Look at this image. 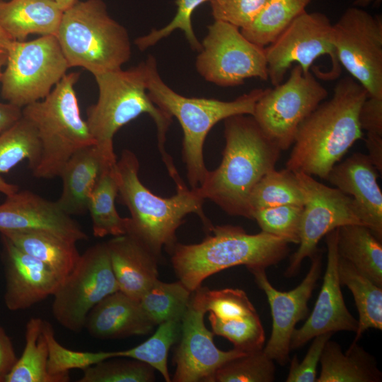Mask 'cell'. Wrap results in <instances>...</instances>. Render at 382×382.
I'll list each match as a JSON object with an SVG mask.
<instances>
[{
    "instance_id": "1",
    "label": "cell",
    "mask_w": 382,
    "mask_h": 382,
    "mask_svg": "<svg viewBox=\"0 0 382 382\" xmlns=\"http://www.w3.org/2000/svg\"><path fill=\"white\" fill-rule=\"evenodd\" d=\"M225 146L220 165L208 170L196 188L226 214L252 219L249 197L255 185L274 169L282 150L250 115L224 120Z\"/></svg>"
},
{
    "instance_id": "2",
    "label": "cell",
    "mask_w": 382,
    "mask_h": 382,
    "mask_svg": "<svg viewBox=\"0 0 382 382\" xmlns=\"http://www.w3.org/2000/svg\"><path fill=\"white\" fill-rule=\"evenodd\" d=\"M367 97L365 88L352 76L341 79L332 97L299 125L286 168L326 179L332 167L363 137L359 113Z\"/></svg>"
},
{
    "instance_id": "3",
    "label": "cell",
    "mask_w": 382,
    "mask_h": 382,
    "mask_svg": "<svg viewBox=\"0 0 382 382\" xmlns=\"http://www.w3.org/2000/svg\"><path fill=\"white\" fill-rule=\"evenodd\" d=\"M139 170L136 154L123 150L117 160L115 177L118 196L130 212L127 233L137 237L161 258L163 248L170 253L177 243L176 231L188 214H197L205 230L211 232L214 226L203 210L205 199L196 189L185 185L176 187L174 195L161 197L141 183Z\"/></svg>"
},
{
    "instance_id": "4",
    "label": "cell",
    "mask_w": 382,
    "mask_h": 382,
    "mask_svg": "<svg viewBox=\"0 0 382 382\" xmlns=\"http://www.w3.org/2000/svg\"><path fill=\"white\" fill-rule=\"evenodd\" d=\"M98 88L97 102L86 111V120L96 146L110 164L117 163L113 137L124 125L144 113L154 120L158 148L172 179L179 176L171 156L166 152V133L172 117L158 108L147 92L146 62L127 70L119 69L93 76Z\"/></svg>"
},
{
    "instance_id": "5",
    "label": "cell",
    "mask_w": 382,
    "mask_h": 382,
    "mask_svg": "<svg viewBox=\"0 0 382 382\" xmlns=\"http://www.w3.org/2000/svg\"><path fill=\"white\" fill-rule=\"evenodd\" d=\"M288 245L263 231L248 234L238 226L219 225L200 243H176L170 254L175 274L192 292L205 279L229 267L244 265L249 270L274 265L287 255Z\"/></svg>"
},
{
    "instance_id": "6",
    "label": "cell",
    "mask_w": 382,
    "mask_h": 382,
    "mask_svg": "<svg viewBox=\"0 0 382 382\" xmlns=\"http://www.w3.org/2000/svg\"><path fill=\"white\" fill-rule=\"evenodd\" d=\"M145 62L149 96L158 108L171 117H175L181 125L183 132L182 155L187 182L190 189H196L208 172L204 160V144L211 129L219 122L233 115H253L255 105L264 90L255 88L230 101L185 97L162 80L153 56H149Z\"/></svg>"
},
{
    "instance_id": "7",
    "label": "cell",
    "mask_w": 382,
    "mask_h": 382,
    "mask_svg": "<svg viewBox=\"0 0 382 382\" xmlns=\"http://www.w3.org/2000/svg\"><path fill=\"white\" fill-rule=\"evenodd\" d=\"M79 76V72L66 74L45 98L22 108V117L33 125L40 141V158L32 171L37 178L59 177L76 152L96 145L80 114L74 88Z\"/></svg>"
},
{
    "instance_id": "8",
    "label": "cell",
    "mask_w": 382,
    "mask_h": 382,
    "mask_svg": "<svg viewBox=\"0 0 382 382\" xmlns=\"http://www.w3.org/2000/svg\"><path fill=\"white\" fill-rule=\"evenodd\" d=\"M56 37L69 66L93 76L121 69L132 54L127 29L109 15L103 0H77L64 11Z\"/></svg>"
},
{
    "instance_id": "9",
    "label": "cell",
    "mask_w": 382,
    "mask_h": 382,
    "mask_svg": "<svg viewBox=\"0 0 382 382\" xmlns=\"http://www.w3.org/2000/svg\"><path fill=\"white\" fill-rule=\"evenodd\" d=\"M70 68L54 35L12 40L1 79L2 98L21 108L45 98Z\"/></svg>"
},
{
    "instance_id": "10",
    "label": "cell",
    "mask_w": 382,
    "mask_h": 382,
    "mask_svg": "<svg viewBox=\"0 0 382 382\" xmlns=\"http://www.w3.org/2000/svg\"><path fill=\"white\" fill-rule=\"evenodd\" d=\"M328 91L311 72L296 64L285 82L264 90L253 117L282 151L294 143L299 125L327 98Z\"/></svg>"
},
{
    "instance_id": "11",
    "label": "cell",
    "mask_w": 382,
    "mask_h": 382,
    "mask_svg": "<svg viewBox=\"0 0 382 382\" xmlns=\"http://www.w3.org/2000/svg\"><path fill=\"white\" fill-rule=\"evenodd\" d=\"M196 58L197 72L207 81L222 87L241 85L250 78L267 81L265 47L248 40L241 29L214 20Z\"/></svg>"
},
{
    "instance_id": "12",
    "label": "cell",
    "mask_w": 382,
    "mask_h": 382,
    "mask_svg": "<svg viewBox=\"0 0 382 382\" xmlns=\"http://www.w3.org/2000/svg\"><path fill=\"white\" fill-rule=\"evenodd\" d=\"M119 291L106 242L87 248L53 294L52 312L63 328L79 332L91 310Z\"/></svg>"
},
{
    "instance_id": "13",
    "label": "cell",
    "mask_w": 382,
    "mask_h": 382,
    "mask_svg": "<svg viewBox=\"0 0 382 382\" xmlns=\"http://www.w3.org/2000/svg\"><path fill=\"white\" fill-rule=\"evenodd\" d=\"M339 64L366 91L382 98V20L359 7L347 8L332 24Z\"/></svg>"
},
{
    "instance_id": "14",
    "label": "cell",
    "mask_w": 382,
    "mask_h": 382,
    "mask_svg": "<svg viewBox=\"0 0 382 382\" xmlns=\"http://www.w3.org/2000/svg\"><path fill=\"white\" fill-rule=\"evenodd\" d=\"M265 50L268 78L274 86L282 82L294 63L306 74L314 61L323 55L329 56L332 63V70L327 77L335 78L339 74L332 24L323 13L304 11Z\"/></svg>"
},
{
    "instance_id": "15",
    "label": "cell",
    "mask_w": 382,
    "mask_h": 382,
    "mask_svg": "<svg viewBox=\"0 0 382 382\" xmlns=\"http://www.w3.org/2000/svg\"><path fill=\"white\" fill-rule=\"evenodd\" d=\"M303 196L299 243L285 271L294 275L303 260L311 257L323 236L347 224H361L352 198L336 187H328L303 173H295Z\"/></svg>"
},
{
    "instance_id": "16",
    "label": "cell",
    "mask_w": 382,
    "mask_h": 382,
    "mask_svg": "<svg viewBox=\"0 0 382 382\" xmlns=\"http://www.w3.org/2000/svg\"><path fill=\"white\" fill-rule=\"evenodd\" d=\"M310 258L311 263L307 274L296 288L289 291L276 289L268 280L265 269L249 270L266 294L272 318L270 337L263 351L281 365L289 361L292 334L297 323L308 313V303L320 276V254L316 251Z\"/></svg>"
},
{
    "instance_id": "17",
    "label": "cell",
    "mask_w": 382,
    "mask_h": 382,
    "mask_svg": "<svg viewBox=\"0 0 382 382\" xmlns=\"http://www.w3.org/2000/svg\"><path fill=\"white\" fill-rule=\"evenodd\" d=\"M204 313L190 303L181 321L180 341L173 355V382H213L216 371L228 361L246 352L223 351L214 342V333L204 323Z\"/></svg>"
},
{
    "instance_id": "18",
    "label": "cell",
    "mask_w": 382,
    "mask_h": 382,
    "mask_svg": "<svg viewBox=\"0 0 382 382\" xmlns=\"http://www.w3.org/2000/svg\"><path fill=\"white\" fill-rule=\"evenodd\" d=\"M328 249L327 265L323 284L314 308L300 328H295L290 348H299L317 335L337 331L356 332L358 321L349 313L345 303L338 274L339 253L337 228L325 235Z\"/></svg>"
},
{
    "instance_id": "19",
    "label": "cell",
    "mask_w": 382,
    "mask_h": 382,
    "mask_svg": "<svg viewBox=\"0 0 382 382\" xmlns=\"http://www.w3.org/2000/svg\"><path fill=\"white\" fill-rule=\"evenodd\" d=\"M45 231L77 243L88 238L58 205L29 190H18L0 204V233Z\"/></svg>"
},
{
    "instance_id": "20",
    "label": "cell",
    "mask_w": 382,
    "mask_h": 382,
    "mask_svg": "<svg viewBox=\"0 0 382 382\" xmlns=\"http://www.w3.org/2000/svg\"><path fill=\"white\" fill-rule=\"evenodd\" d=\"M6 288L4 303L12 311L24 310L55 293L62 280L46 265L1 235Z\"/></svg>"
},
{
    "instance_id": "21",
    "label": "cell",
    "mask_w": 382,
    "mask_h": 382,
    "mask_svg": "<svg viewBox=\"0 0 382 382\" xmlns=\"http://www.w3.org/2000/svg\"><path fill=\"white\" fill-rule=\"evenodd\" d=\"M378 172L369 156L359 152L335 164L325 180L352 198L361 224L382 241V192Z\"/></svg>"
},
{
    "instance_id": "22",
    "label": "cell",
    "mask_w": 382,
    "mask_h": 382,
    "mask_svg": "<svg viewBox=\"0 0 382 382\" xmlns=\"http://www.w3.org/2000/svg\"><path fill=\"white\" fill-rule=\"evenodd\" d=\"M119 290L139 301L158 279L160 258L130 233L113 236L106 242Z\"/></svg>"
},
{
    "instance_id": "23",
    "label": "cell",
    "mask_w": 382,
    "mask_h": 382,
    "mask_svg": "<svg viewBox=\"0 0 382 382\" xmlns=\"http://www.w3.org/2000/svg\"><path fill=\"white\" fill-rule=\"evenodd\" d=\"M155 326L139 301L120 290L98 303L89 312L85 324L88 333L100 340L144 335Z\"/></svg>"
},
{
    "instance_id": "24",
    "label": "cell",
    "mask_w": 382,
    "mask_h": 382,
    "mask_svg": "<svg viewBox=\"0 0 382 382\" xmlns=\"http://www.w3.org/2000/svg\"><path fill=\"white\" fill-rule=\"evenodd\" d=\"M115 164L105 161L96 145L76 152L59 175L62 179V192L56 201L59 207L71 216L85 214L89 196L102 171Z\"/></svg>"
},
{
    "instance_id": "25",
    "label": "cell",
    "mask_w": 382,
    "mask_h": 382,
    "mask_svg": "<svg viewBox=\"0 0 382 382\" xmlns=\"http://www.w3.org/2000/svg\"><path fill=\"white\" fill-rule=\"evenodd\" d=\"M64 11L55 0L0 1V26L13 40L57 35Z\"/></svg>"
},
{
    "instance_id": "26",
    "label": "cell",
    "mask_w": 382,
    "mask_h": 382,
    "mask_svg": "<svg viewBox=\"0 0 382 382\" xmlns=\"http://www.w3.org/2000/svg\"><path fill=\"white\" fill-rule=\"evenodd\" d=\"M16 247L49 267L62 281L73 271L81 254L76 243L45 231L3 232Z\"/></svg>"
},
{
    "instance_id": "27",
    "label": "cell",
    "mask_w": 382,
    "mask_h": 382,
    "mask_svg": "<svg viewBox=\"0 0 382 382\" xmlns=\"http://www.w3.org/2000/svg\"><path fill=\"white\" fill-rule=\"evenodd\" d=\"M320 373L316 382H378L381 374L373 357L352 342L346 354L329 340L320 357Z\"/></svg>"
},
{
    "instance_id": "28",
    "label": "cell",
    "mask_w": 382,
    "mask_h": 382,
    "mask_svg": "<svg viewBox=\"0 0 382 382\" xmlns=\"http://www.w3.org/2000/svg\"><path fill=\"white\" fill-rule=\"evenodd\" d=\"M41 145L33 125L21 117L11 127L0 134V192L6 197L18 190L17 185L4 180L6 173L24 159H27L33 171L37 166Z\"/></svg>"
},
{
    "instance_id": "29",
    "label": "cell",
    "mask_w": 382,
    "mask_h": 382,
    "mask_svg": "<svg viewBox=\"0 0 382 382\" xmlns=\"http://www.w3.org/2000/svg\"><path fill=\"white\" fill-rule=\"evenodd\" d=\"M341 257L382 287V244L367 227L347 224L337 228Z\"/></svg>"
},
{
    "instance_id": "30",
    "label": "cell",
    "mask_w": 382,
    "mask_h": 382,
    "mask_svg": "<svg viewBox=\"0 0 382 382\" xmlns=\"http://www.w3.org/2000/svg\"><path fill=\"white\" fill-rule=\"evenodd\" d=\"M338 274L341 285H345L352 293L359 312L358 325L353 342H357L369 329L381 330L382 287L340 256Z\"/></svg>"
},
{
    "instance_id": "31",
    "label": "cell",
    "mask_w": 382,
    "mask_h": 382,
    "mask_svg": "<svg viewBox=\"0 0 382 382\" xmlns=\"http://www.w3.org/2000/svg\"><path fill=\"white\" fill-rule=\"evenodd\" d=\"M115 166L103 169L89 196L88 211L93 234L97 238L120 236L127 231L129 219L120 216L115 204L118 196Z\"/></svg>"
},
{
    "instance_id": "32",
    "label": "cell",
    "mask_w": 382,
    "mask_h": 382,
    "mask_svg": "<svg viewBox=\"0 0 382 382\" xmlns=\"http://www.w3.org/2000/svg\"><path fill=\"white\" fill-rule=\"evenodd\" d=\"M43 320L31 318L26 323L25 346L5 382H58L47 371L48 347Z\"/></svg>"
},
{
    "instance_id": "33",
    "label": "cell",
    "mask_w": 382,
    "mask_h": 382,
    "mask_svg": "<svg viewBox=\"0 0 382 382\" xmlns=\"http://www.w3.org/2000/svg\"><path fill=\"white\" fill-rule=\"evenodd\" d=\"M313 0H267L248 27L241 29L250 42L265 47L271 44Z\"/></svg>"
},
{
    "instance_id": "34",
    "label": "cell",
    "mask_w": 382,
    "mask_h": 382,
    "mask_svg": "<svg viewBox=\"0 0 382 382\" xmlns=\"http://www.w3.org/2000/svg\"><path fill=\"white\" fill-rule=\"evenodd\" d=\"M190 291L180 280L156 279L143 294L140 305L155 325L173 319L182 320L190 301Z\"/></svg>"
},
{
    "instance_id": "35",
    "label": "cell",
    "mask_w": 382,
    "mask_h": 382,
    "mask_svg": "<svg viewBox=\"0 0 382 382\" xmlns=\"http://www.w3.org/2000/svg\"><path fill=\"white\" fill-rule=\"evenodd\" d=\"M303 206V196L296 175L286 168L267 173L255 185L249 197L253 210L280 205Z\"/></svg>"
},
{
    "instance_id": "36",
    "label": "cell",
    "mask_w": 382,
    "mask_h": 382,
    "mask_svg": "<svg viewBox=\"0 0 382 382\" xmlns=\"http://www.w3.org/2000/svg\"><path fill=\"white\" fill-rule=\"evenodd\" d=\"M42 330L48 347L47 371L58 382L69 381L71 369L83 370L103 360L119 357V351L93 352L67 349L57 340L52 325L44 320Z\"/></svg>"
},
{
    "instance_id": "37",
    "label": "cell",
    "mask_w": 382,
    "mask_h": 382,
    "mask_svg": "<svg viewBox=\"0 0 382 382\" xmlns=\"http://www.w3.org/2000/svg\"><path fill=\"white\" fill-rule=\"evenodd\" d=\"M182 320L173 319L160 323L154 335L143 343L119 351V357L134 359L157 370L166 382H170L168 369V355L171 346L178 340Z\"/></svg>"
},
{
    "instance_id": "38",
    "label": "cell",
    "mask_w": 382,
    "mask_h": 382,
    "mask_svg": "<svg viewBox=\"0 0 382 382\" xmlns=\"http://www.w3.org/2000/svg\"><path fill=\"white\" fill-rule=\"evenodd\" d=\"M190 303L222 320L241 319L257 313L246 293L239 289L210 290L200 286L192 292Z\"/></svg>"
},
{
    "instance_id": "39",
    "label": "cell",
    "mask_w": 382,
    "mask_h": 382,
    "mask_svg": "<svg viewBox=\"0 0 382 382\" xmlns=\"http://www.w3.org/2000/svg\"><path fill=\"white\" fill-rule=\"evenodd\" d=\"M274 376V360L262 349L226 362L215 373L213 382H271Z\"/></svg>"
},
{
    "instance_id": "40",
    "label": "cell",
    "mask_w": 382,
    "mask_h": 382,
    "mask_svg": "<svg viewBox=\"0 0 382 382\" xmlns=\"http://www.w3.org/2000/svg\"><path fill=\"white\" fill-rule=\"evenodd\" d=\"M114 358V357H113ZM103 360L83 371L78 382H151L154 369L141 361L130 359Z\"/></svg>"
},
{
    "instance_id": "41",
    "label": "cell",
    "mask_w": 382,
    "mask_h": 382,
    "mask_svg": "<svg viewBox=\"0 0 382 382\" xmlns=\"http://www.w3.org/2000/svg\"><path fill=\"white\" fill-rule=\"evenodd\" d=\"M209 320L213 333L228 340L235 349L246 353L263 349L265 331L257 313L232 320H222L210 313Z\"/></svg>"
},
{
    "instance_id": "42",
    "label": "cell",
    "mask_w": 382,
    "mask_h": 382,
    "mask_svg": "<svg viewBox=\"0 0 382 382\" xmlns=\"http://www.w3.org/2000/svg\"><path fill=\"white\" fill-rule=\"evenodd\" d=\"M303 206L286 204L255 209L252 219L261 231L284 239L289 243H299V228Z\"/></svg>"
},
{
    "instance_id": "43",
    "label": "cell",
    "mask_w": 382,
    "mask_h": 382,
    "mask_svg": "<svg viewBox=\"0 0 382 382\" xmlns=\"http://www.w3.org/2000/svg\"><path fill=\"white\" fill-rule=\"evenodd\" d=\"M208 1L212 0H176L178 8L173 20L165 27L158 30L153 29L147 35L137 37L134 44L139 50L143 51L166 37L174 30L180 29L184 33L191 48L199 52L202 50V44L194 33L192 15L199 5Z\"/></svg>"
},
{
    "instance_id": "44",
    "label": "cell",
    "mask_w": 382,
    "mask_h": 382,
    "mask_svg": "<svg viewBox=\"0 0 382 382\" xmlns=\"http://www.w3.org/2000/svg\"><path fill=\"white\" fill-rule=\"evenodd\" d=\"M359 122L366 132V146L369 157L378 171L382 170V98L369 96L362 103Z\"/></svg>"
},
{
    "instance_id": "45",
    "label": "cell",
    "mask_w": 382,
    "mask_h": 382,
    "mask_svg": "<svg viewBox=\"0 0 382 382\" xmlns=\"http://www.w3.org/2000/svg\"><path fill=\"white\" fill-rule=\"evenodd\" d=\"M266 1L212 0V14L214 20L225 21L242 29L251 24Z\"/></svg>"
},
{
    "instance_id": "46",
    "label": "cell",
    "mask_w": 382,
    "mask_h": 382,
    "mask_svg": "<svg viewBox=\"0 0 382 382\" xmlns=\"http://www.w3.org/2000/svg\"><path fill=\"white\" fill-rule=\"evenodd\" d=\"M332 335V332H326L313 337L311 345L300 363L297 356H294L286 378V382L316 381L318 364L325 345Z\"/></svg>"
},
{
    "instance_id": "47",
    "label": "cell",
    "mask_w": 382,
    "mask_h": 382,
    "mask_svg": "<svg viewBox=\"0 0 382 382\" xmlns=\"http://www.w3.org/2000/svg\"><path fill=\"white\" fill-rule=\"evenodd\" d=\"M18 360L13 343L5 330L0 326V382H5Z\"/></svg>"
},
{
    "instance_id": "48",
    "label": "cell",
    "mask_w": 382,
    "mask_h": 382,
    "mask_svg": "<svg viewBox=\"0 0 382 382\" xmlns=\"http://www.w3.org/2000/svg\"><path fill=\"white\" fill-rule=\"evenodd\" d=\"M22 117V108L10 103H0V134L11 127Z\"/></svg>"
},
{
    "instance_id": "49",
    "label": "cell",
    "mask_w": 382,
    "mask_h": 382,
    "mask_svg": "<svg viewBox=\"0 0 382 382\" xmlns=\"http://www.w3.org/2000/svg\"><path fill=\"white\" fill-rule=\"evenodd\" d=\"M12 40L0 26V58L7 59L8 48Z\"/></svg>"
},
{
    "instance_id": "50",
    "label": "cell",
    "mask_w": 382,
    "mask_h": 382,
    "mask_svg": "<svg viewBox=\"0 0 382 382\" xmlns=\"http://www.w3.org/2000/svg\"><path fill=\"white\" fill-rule=\"evenodd\" d=\"M62 11L71 7L77 0H55Z\"/></svg>"
},
{
    "instance_id": "51",
    "label": "cell",
    "mask_w": 382,
    "mask_h": 382,
    "mask_svg": "<svg viewBox=\"0 0 382 382\" xmlns=\"http://www.w3.org/2000/svg\"><path fill=\"white\" fill-rule=\"evenodd\" d=\"M374 0H355L354 2V5L356 7H364L370 4ZM381 0H377V1H380Z\"/></svg>"
},
{
    "instance_id": "52",
    "label": "cell",
    "mask_w": 382,
    "mask_h": 382,
    "mask_svg": "<svg viewBox=\"0 0 382 382\" xmlns=\"http://www.w3.org/2000/svg\"><path fill=\"white\" fill-rule=\"evenodd\" d=\"M6 60H7V59L0 58V81H1V76H2V74H3L1 68H2V66L4 65H6Z\"/></svg>"
}]
</instances>
